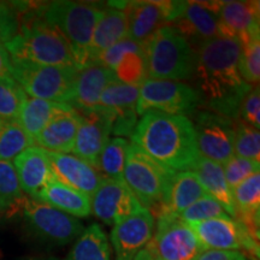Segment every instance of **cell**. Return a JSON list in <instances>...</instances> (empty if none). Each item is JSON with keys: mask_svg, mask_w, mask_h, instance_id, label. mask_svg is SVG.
Masks as SVG:
<instances>
[{"mask_svg": "<svg viewBox=\"0 0 260 260\" xmlns=\"http://www.w3.org/2000/svg\"><path fill=\"white\" fill-rule=\"evenodd\" d=\"M194 53L191 79L201 104H205L209 111L235 121L243 98L252 88L239 71L241 42L216 37L201 42Z\"/></svg>", "mask_w": 260, "mask_h": 260, "instance_id": "cell-1", "label": "cell"}, {"mask_svg": "<svg viewBox=\"0 0 260 260\" xmlns=\"http://www.w3.org/2000/svg\"><path fill=\"white\" fill-rule=\"evenodd\" d=\"M133 145L172 172L191 171L200 158L193 122L187 116L149 112L138 121Z\"/></svg>", "mask_w": 260, "mask_h": 260, "instance_id": "cell-2", "label": "cell"}, {"mask_svg": "<svg viewBox=\"0 0 260 260\" xmlns=\"http://www.w3.org/2000/svg\"><path fill=\"white\" fill-rule=\"evenodd\" d=\"M19 28L17 34L6 42L5 47L12 59L29 61L39 65H75L69 44L63 35L46 23L37 14V6L29 5L24 11L19 5Z\"/></svg>", "mask_w": 260, "mask_h": 260, "instance_id": "cell-3", "label": "cell"}, {"mask_svg": "<svg viewBox=\"0 0 260 260\" xmlns=\"http://www.w3.org/2000/svg\"><path fill=\"white\" fill-rule=\"evenodd\" d=\"M102 8L82 2L44 3L37 5V14L54 27L69 44L79 69L89 65V47Z\"/></svg>", "mask_w": 260, "mask_h": 260, "instance_id": "cell-4", "label": "cell"}, {"mask_svg": "<svg viewBox=\"0 0 260 260\" xmlns=\"http://www.w3.org/2000/svg\"><path fill=\"white\" fill-rule=\"evenodd\" d=\"M147 79L184 81L193 77V46L171 25L159 28L145 48Z\"/></svg>", "mask_w": 260, "mask_h": 260, "instance_id": "cell-5", "label": "cell"}, {"mask_svg": "<svg viewBox=\"0 0 260 260\" xmlns=\"http://www.w3.org/2000/svg\"><path fill=\"white\" fill-rule=\"evenodd\" d=\"M12 79L28 96L70 104L79 68L75 65H39L12 59Z\"/></svg>", "mask_w": 260, "mask_h": 260, "instance_id": "cell-6", "label": "cell"}, {"mask_svg": "<svg viewBox=\"0 0 260 260\" xmlns=\"http://www.w3.org/2000/svg\"><path fill=\"white\" fill-rule=\"evenodd\" d=\"M174 174L149 158L138 146L130 144L123 180L144 209L160 205Z\"/></svg>", "mask_w": 260, "mask_h": 260, "instance_id": "cell-7", "label": "cell"}, {"mask_svg": "<svg viewBox=\"0 0 260 260\" xmlns=\"http://www.w3.org/2000/svg\"><path fill=\"white\" fill-rule=\"evenodd\" d=\"M200 104L199 94L186 83L146 79L140 86L136 111L138 116L149 112L186 116L193 113Z\"/></svg>", "mask_w": 260, "mask_h": 260, "instance_id": "cell-8", "label": "cell"}, {"mask_svg": "<svg viewBox=\"0 0 260 260\" xmlns=\"http://www.w3.org/2000/svg\"><path fill=\"white\" fill-rule=\"evenodd\" d=\"M147 245L159 260H197L201 253L199 241L189 224L177 214H158L157 228Z\"/></svg>", "mask_w": 260, "mask_h": 260, "instance_id": "cell-9", "label": "cell"}, {"mask_svg": "<svg viewBox=\"0 0 260 260\" xmlns=\"http://www.w3.org/2000/svg\"><path fill=\"white\" fill-rule=\"evenodd\" d=\"M203 251H237L259 256V243L245 225L232 217L188 223Z\"/></svg>", "mask_w": 260, "mask_h": 260, "instance_id": "cell-10", "label": "cell"}, {"mask_svg": "<svg viewBox=\"0 0 260 260\" xmlns=\"http://www.w3.org/2000/svg\"><path fill=\"white\" fill-rule=\"evenodd\" d=\"M19 207L32 232L57 245L75 241L84 230L82 223L77 218L30 197H24Z\"/></svg>", "mask_w": 260, "mask_h": 260, "instance_id": "cell-11", "label": "cell"}, {"mask_svg": "<svg viewBox=\"0 0 260 260\" xmlns=\"http://www.w3.org/2000/svg\"><path fill=\"white\" fill-rule=\"evenodd\" d=\"M186 6L187 2H125L128 38L146 48L154 32L176 21Z\"/></svg>", "mask_w": 260, "mask_h": 260, "instance_id": "cell-12", "label": "cell"}, {"mask_svg": "<svg viewBox=\"0 0 260 260\" xmlns=\"http://www.w3.org/2000/svg\"><path fill=\"white\" fill-rule=\"evenodd\" d=\"M234 121L211 112L199 111L195 116L194 132L200 157L223 165L234 157Z\"/></svg>", "mask_w": 260, "mask_h": 260, "instance_id": "cell-13", "label": "cell"}, {"mask_svg": "<svg viewBox=\"0 0 260 260\" xmlns=\"http://www.w3.org/2000/svg\"><path fill=\"white\" fill-rule=\"evenodd\" d=\"M81 123L74 144V155L87 161L93 168L99 167V157L112 134L113 113L105 107L77 110ZM99 170V169H98Z\"/></svg>", "mask_w": 260, "mask_h": 260, "instance_id": "cell-14", "label": "cell"}, {"mask_svg": "<svg viewBox=\"0 0 260 260\" xmlns=\"http://www.w3.org/2000/svg\"><path fill=\"white\" fill-rule=\"evenodd\" d=\"M142 209L124 181L104 178L90 197V211L107 225H115Z\"/></svg>", "mask_w": 260, "mask_h": 260, "instance_id": "cell-15", "label": "cell"}, {"mask_svg": "<svg viewBox=\"0 0 260 260\" xmlns=\"http://www.w3.org/2000/svg\"><path fill=\"white\" fill-rule=\"evenodd\" d=\"M154 228L153 214L146 209L115 224L111 232V242L116 252V259H134L140 251L147 247L153 237Z\"/></svg>", "mask_w": 260, "mask_h": 260, "instance_id": "cell-16", "label": "cell"}, {"mask_svg": "<svg viewBox=\"0 0 260 260\" xmlns=\"http://www.w3.org/2000/svg\"><path fill=\"white\" fill-rule=\"evenodd\" d=\"M220 2H187V6L171 27L186 38L191 45L218 37Z\"/></svg>", "mask_w": 260, "mask_h": 260, "instance_id": "cell-17", "label": "cell"}, {"mask_svg": "<svg viewBox=\"0 0 260 260\" xmlns=\"http://www.w3.org/2000/svg\"><path fill=\"white\" fill-rule=\"evenodd\" d=\"M139 86L113 82L104 90L100 98V106L109 109L113 113L112 134L116 138H132L138 124Z\"/></svg>", "mask_w": 260, "mask_h": 260, "instance_id": "cell-18", "label": "cell"}, {"mask_svg": "<svg viewBox=\"0 0 260 260\" xmlns=\"http://www.w3.org/2000/svg\"><path fill=\"white\" fill-rule=\"evenodd\" d=\"M259 2H220L218 37L245 44L259 32Z\"/></svg>", "mask_w": 260, "mask_h": 260, "instance_id": "cell-19", "label": "cell"}, {"mask_svg": "<svg viewBox=\"0 0 260 260\" xmlns=\"http://www.w3.org/2000/svg\"><path fill=\"white\" fill-rule=\"evenodd\" d=\"M47 157L54 178L87 197H92L104 180L98 169L76 155L47 152Z\"/></svg>", "mask_w": 260, "mask_h": 260, "instance_id": "cell-20", "label": "cell"}, {"mask_svg": "<svg viewBox=\"0 0 260 260\" xmlns=\"http://www.w3.org/2000/svg\"><path fill=\"white\" fill-rule=\"evenodd\" d=\"M12 164L22 191L32 199H37L39 193L54 178L47 152L37 145L24 149L14 159Z\"/></svg>", "mask_w": 260, "mask_h": 260, "instance_id": "cell-21", "label": "cell"}, {"mask_svg": "<svg viewBox=\"0 0 260 260\" xmlns=\"http://www.w3.org/2000/svg\"><path fill=\"white\" fill-rule=\"evenodd\" d=\"M113 82L116 77L109 68L99 63L87 65L77 73L70 105L76 110L96 109L103 92Z\"/></svg>", "mask_w": 260, "mask_h": 260, "instance_id": "cell-22", "label": "cell"}, {"mask_svg": "<svg viewBox=\"0 0 260 260\" xmlns=\"http://www.w3.org/2000/svg\"><path fill=\"white\" fill-rule=\"evenodd\" d=\"M205 195H209L193 171L175 172L169 182L158 214H180Z\"/></svg>", "mask_w": 260, "mask_h": 260, "instance_id": "cell-23", "label": "cell"}, {"mask_svg": "<svg viewBox=\"0 0 260 260\" xmlns=\"http://www.w3.org/2000/svg\"><path fill=\"white\" fill-rule=\"evenodd\" d=\"M126 37L128 18L124 10L111 6L102 8L90 41L89 63H95L104 51Z\"/></svg>", "mask_w": 260, "mask_h": 260, "instance_id": "cell-24", "label": "cell"}, {"mask_svg": "<svg viewBox=\"0 0 260 260\" xmlns=\"http://www.w3.org/2000/svg\"><path fill=\"white\" fill-rule=\"evenodd\" d=\"M81 115L76 109L53 119L34 139L35 145L47 152L69 154L73 152Z\"/></svg>", "mask_w": 260, "mask_h": 260, "instance_id": "cell-25", "label": "cell"}, {"mask_svg": "<svg viewBox=\"0 0 260 260\" xmlns=\"http://www.w3.org/2000/svg\"><path fill=\"white\" fill-rule=\"evenodd\" d=\"M37 200L50 205L58 211L77 219L86 218L92 213L89 197L67 184H63L56 178L48 182L46 187L39 193Z\"/></svg>", "mask_w": 260, "mask_h": 260, "instance_id": "cell-26", "label": "cell"}, {"mask_svg": "<svg viewBox=\"0 0 260 260\" xmlns=\"http://www.w3.org/2000/svg\"><path fill=\"white\" fill-rule=\"evenodd\" d=\"M203 184L206 193L222 205L224 211L234 219H236L237 211L234 201L233 190L228 186L224 177L223 167L209 159L200 157L193 170Z\"/></svg>", "mask_w": 260, "mask_h": 260, "instance_id": "cell-27", "label": "cell"}, {"mask_svg": "<svg viewBox=\"0 0 260 260\" xmlns=\"http://www.w3.org/2000/svg\"><path fill=\"white\" fill-rule=\"evenodd\" d=\"M74 107L70 104L28 98L17 118L24 132L34 140L50 123Z\"/></svg>", "mask_w": 260, "mask_h": 260, "instance_id": "cell-28", "label": "cell"}, {"mask_svg": "<svg viewBox=\"0 0 260 260\" xmlns=\"http://www.w3.org/2000/svg\"><path fill=\"white\" fill-rule=\"evenodd\" d=\"M63 260H111L109 240L99 224L84 229Z\"/></svg>", "mask_w": 260, "mask_h": 260, "instance_id": "cell-29", "label": "cell"}, {"mask_svg": "<svg viewBox=\"0 0 260 260\" xmlns=\"http://www.w3.org/2000/svg\"><path fill=\"white\" fill-rule=\"evenodd\" d=\"M129 146L130 142L126 139L113 138L109 140L100 153L99 167H98L104 178L124 181L123 172H124Z\"/></svg>", "mask_w": 260, "mask_h": 260, "instance_id": "cell-30", "label": "cell"}, {"mask_svg": "<svg viewBox=\"0 0 260 260\" xmlns=\"http://www.w3.org/2000/svg\"><path fill=\"white\" fill-rule=\"evenodd\" d=\"M35 142L16 119H0V160L11 161Z\"/></svg>", "mask_w": 260, "mask_h": 260, "instance_id": "cell-31", "label": "cell"}, {"mask_svg": "<svg viewBox=\"0 0 260 260\" xmlns=\"http://www.w3.org/2000/svg\"><path fill=\"white\" fill-rule=\"evenodd\" d=\"M23 198L14 164L0 160V212L19 207Z\"/></svg>", "mask_w": 260, "mask_h": 260, "instance_id": "cell-32", "label": "cell"}, {"mask_svg": "<svg viewBox=\"0 0 260 260\" xmlns=\"http://www.w3.org/2000/svg\"><path fill=\"white\" fill-rule=\"evenodd\" d=\"M117 82L132 86H141L147 79V63L144 51L125 54L112 70Z\"/></svg>", "mask_w": 260, "mask_h": 260, "instance_id": "cell-33", "label": "cell"}, {"mask_svg": "<svg viewBox=\"0 0 260 260\" xmlns=\"http://www.w3.org/2000/svg\"><path fill=\"white\" fill-rule=\"evenodd\" d=\"M28 98L23 88L12 77L0 80V119L17 121Z\"/></svg>", "mask_w": 260, "mask_h": 260, "instance_id": "cell-34", "label": "cell"}, {"mask_svg": "<svg viewBox=\"0 0 260 260\" xmlns=\"http://www.w3.org/2000/svg\"><path fill=\"white\" fill-rule=\"evenodd\" d=\"M239 71L247 84H259L260 79V35L241 45Z\"/></svg>", "mask_w": 260, "mask_h": 260, "instance_id": "cell-35", "label": "cell"}, {"mask_svg": "<svg viewBox=\"0 0 260 260\" xmlns=\"http://www.w3.org/2000/svg\"><path fill=\"white\" fill-rule=\"evenodd\" d=\"M234 154L260 162V132L259 129L243 122L235 124Z\"/></svg>", "mask_w": 260, "mask_h": 260, "instance_id": "cell-36", "label": "cell"}, {"mask_svg": "<svg viewBox=\"0 0 260 260\" xmlns=\"http://www.w3.org/2000/svg\"><path fill=\"white\" fill-rule=\"evenodd\" d=\"M220 217H230L218 201L214 200L210 195H205L193 205H190L180 214L182 218L187 223H197L203 220L220 218Z\"/></svg>", "mask_w": 260, "mask_h": 260, "instance_id": "cell-37", "label": "cell"}, {"mask_svg": "<svg viewBox=\"0 0 260 260\" xmlns=\"http://www.w3.org/2000/svg\"><path fill=\"white\" fill-rule=\"evenodd\" d=\"M260 162L234 155L223 165V172L230 189H235L240 183L260 172Z\"/></svg>", "mask_w": 260, "mask_h": 260, "instance_id": "cell-38", "label": "cell"}, {"mask_svg": "<svg viewBox=\"0 0 260 260\" xmlns=\"http://www.w3.org/2000/svg\"><path fill=\"white\" fill-rule=\"evenodd\" d=\"M144 50V47L140 46L139 44H136L135 41H133L132 39L126 37L104 51L99 56V58H98L95 63L102 64L104 67L109 68L110 70H113L116 65L121 61V59L125 56V54Z\"/></svg>", "mask_w": 260, "mask_h": 260, "instance_id": "cell-39", "label": "cell"}, {"mask_svg": "<svg viewBox=\"0 0 260 260\" xmlns=\"http://www.w3.org/2000/svg\"><path fill=\"white\" fill-rule=\"evenodd\" d=\"M239 115L243 123L259 129L260 126V89L259 84L252 87L251 90L243 98L240 106Z\"/></svg>", "mask_w": 260, "mask_h": 260, "instance_id": "cell-40", "label": "cell"}, {"mask_svg": "<svg viewBox=\"0 0 260 260\" xmlns=\"http://www.w3.org/2000/svg\"><path fill=\"white\" fill-rule=\"evenodd\" d=\"M18 28L19 17L15 5L0 2V42H9L17 34Z\"/></svg>", "mask_w": 260, "mask_h": 260, "instance_id": "cell-41", "label": "cell"}, {"mask_svg": "<svg viewBox=\"0 0 260 260\" xmlns=\"http://www.w3.org/2000/svg\"><path fill=\"white\" fill-rule=\"evenodd\" d=\"M197 260H249L245 253L237 251H204Z\"/></svg>", "mask_w": 260, "mask_h": 260, "instance_id": "cell-42", "label": "cell"}, {"mask_svg": "<svg viewBox=\"0 0 260 260\" xmlns=\"http://www.w3.org/2000/svg\"><path fill=\"white\" fill-rule=\"evenodd\" d=\"M11 57H10L5 45L0 42V80L11 79Z\"/></svg>", "mask_w": 260, "mask_h": 260, "instance_id": "cell-43", "label": "cell"}, {"mask_svg": "<svg viewBox=\"0 0 260 260\" xmlns=\"http://www.w3.org/2000/svg\"><path fill=\"white\" fill-rule=\"evenodd\" d=\"M133 260H154V256L151 252H149L147 247H146L142 251H140Z\"/></svg>", "mask_w": 260, "mask_h": 260, "instance_id": "cell-44", "label": "cell"}, {"mask_svg": "<svg viewBox=\"0 0 260 260\" xmlns=\"http://www.w3.org/2000/svg\"><path fill=\"white\" fill-rule=\"evenodd\" d=\"M154 260H159V259H154Z\"/></svg>", "mask_w": 260, "mask_h": 260, "instance_id": "cell-45", "label": "cell"}]
</instances>
